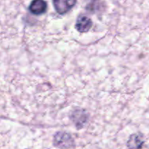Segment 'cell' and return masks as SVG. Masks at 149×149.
Instances as JSON below:
<instances>
[{"mask_svg": "<svg viewBox=\"0 0 149 149\" xmlns=\"http://www.w3.org/2000/svg\"><path fill=\"white\" fill-rule=\"evenodd\" d=\"M143 143L141 135L134 134L130 137L127 141V146L130 149H139L142 147Z\"/></svg>", "mask_w": 149, "mask_h": 149, "instance_id": "obj_6", "label": "cell"}, {"mask_svg": "<svg viewBox=\"0 0 149 149\" xmlns=\"http://www.w3.org/2000/svg\"><path fill=\"white\" fill-rule=\"evenodd\" d=\"M47 8V4L43 0H34L31 2L29 5V11L33 15H42L46 12Z\"/></svg>", "mask_w": 149, "mask_h": 149, "instance_id": "obj_4", "label": "cell"}, {"mask_svg": "<svg viewBox=\"0 0 149 149\" xmlns=\"http://www.w3.org/2000/svg\"><path fill=\"white\" fill-rule=\"evenodd\" d=\"M52 3L57 13L61 15H63L68 13L77 4V1L75 0H54Z\"/></svg>", "mask_w": 149, "mask_h": 149, "instance_id": "obj_2", "label": "cell"}, {"mask_svg": "<svg viewBox=\"0 0 149 149\" xmlns=\"http://www.w3.org/2000/svg\"><path fill=\"white\" fill-rule=\"evenodd\" d=\"M71 119L74 122L76 126L78 127V129H80L87 122V114L84 111H75L71 115Z\"/></svg>", "mask_w": 149, "mask_h": 149, "instance_id": "obj_5", "label": "cell"}, {"mask_svg": "<svg viewBox=\"0 0 149 149\" xmlns=\"http://www.w3.org/2000/svg\"><path fill=\"white\" fill-rule=\"evenodd\" d=\"M54 143L60 148L66 149L74 144V139L70 134L65 132H59L54 136Z\"/></svg>", "mask_w": 149, "mask_h": 149, "instance_id": "obj_1", "label": "cell"}, {"mask_svg": "<svg viewBox=\"0 0 149 149\" xmlns=\"http://www.w3.org/2000/svg\"><path fill=\"white\" fill-rule=\"evenodd\" d=\"M93 26V21L85 15H80L76 22L75 28L78 31L81 33L87 32Z\"/></svg>", "mask_w": 149, "mask_h": 149, "instance_id": "obj_3", "label": "cell"}]
</instances>
